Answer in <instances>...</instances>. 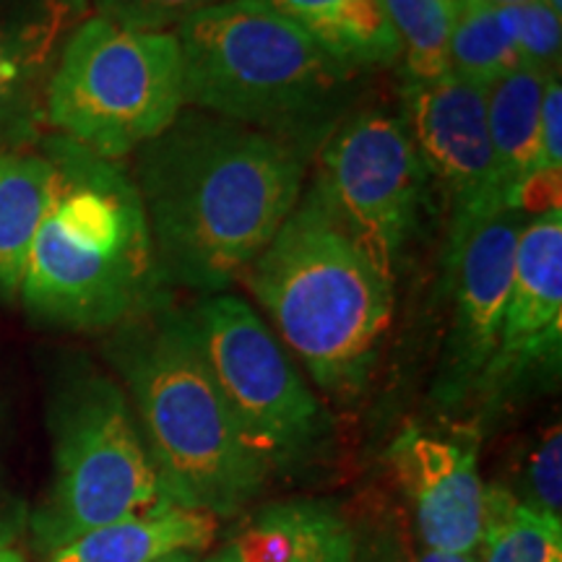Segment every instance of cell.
Listing matches in <instances>:
<instances>
[{
	"label": "cell",
	"mask_w": 562,
	"mask_h": 562,
	"mask_svg": "<svg viewBox=\"0 0 562 562\" xmlns=\"http://www.w3.org/2000/svg\"><path fill=\"white\" fill-rule=\"evenodd\" d=\"M305 151L186 108L128 167L167 290L227 292L297 206Z\"/></svg>",
	"instance_id": "1"
},
{
	"label": "cell",
	"mask_w": 562,
	"mask_h": 562,
	"mask_svg": "<svg viewBox=\"0 0 562 562\" xmlns=\"http://www.w3.org/2000/svg\"><path fill=\"white\" fill-rule=\"evenodd\" d=\"M37 149L50 188L19 286L24 313L58 331L112 334L170 300L128 165L55 133Z\"/></svg>",
	"instance_id": "2"
},
{
	"label": "cell",
	"mask_w": 562,
	"mask_h": 562,
	"mask_svg": "<svg viewBox=\"0 0 562 562\" xmlns=\"http://www.w3.org/2000/svg\"><path fill=\"white\" fill-rule=\"evenodd\" d=\"M104 355L121 375L117 383L175 503L229 518L261 495L269 467L232 417L186 307L170 297L115 328Z\"/></svg>",
	"instance_id": "3"
},
{
	"label": "cell",
	"mask_w": 562,
	"mask_h": 562,
	"mask_svg": "<svg viewBox=\"0 0 562 562\" xmlns=\"http://www.w3.org/2000/svg\"><path fill=\"white\" fill-rule=\"evenodd\" d=\"M175 37L186 108L290 140L307 157L357 104L362 70L256 0H224Z\"/></svg>",
	"instance_id": "4"
},
{
	"label": "cell",
	"mask_w": 562,
	"mask_h": 562,
	"mask_svg": "<svg viewBox=\"0 0 562 562\" xmlns=\"http://www.w3.org/2000/svg\"><path fill=\"white\" fill-rule=\"evenodd\" d=\"M273 331L323 391H360L396 307L391 281L331 220L311 188L245 273Z\"/></svg>",
	"instance_id": "5"
},
{
	"label": "cell",
	"mask_w": 562,
	"mask_h": 562,
	"mask_svg": "<svg viewBox=\"0 0 562 562\" xmlns=\"http://www.w3.org/2000/svg\"><path fill=\"white\" fill-rule=\"evenodd\" d=\"M53 484L32 513L42 552L104 524L178 505L157 472L123 385L87 360L55 378L47 402Z\"/></svg>",
	"instance_id": "6"
},
{
	"label": "cell",
	"mask_w": 562,
	"mask_h": 562,
	"mask_svg": "<svg viewBox=\"0 0 562 562\" xmlns=\"http://www.w3.org/2000/svg\"><path fill=\"white\" fill-rule=\"evenodd\" d=\"M182 110L175 32H133L89 13L68 34L47 89V133L125 161Z\"/></svg>",
	"instance_id": "7"
},
{
	"label": "cell",
	"mask_w": 562,
	"mask_h": 562,
	"mask_svg": "<svg viewBox=\"0 0 562 562\" xmlns=\"http://www.w3.org/2000/svg\"><path fill=\"white\" fill-rule=\"evenodd\" d=\"M186 313L232 417L269 472L321 456L331 440V417L269 323L227 292L201 297Z\"/></svg>",
	"instance_id": "8"
},
{
	"label": "cell",
	"mask_w": 562,
	"mask_h": 562,
	"mask_svg": "<svg viewBox=\"0 0 562 562\" xmlns=\"http://www.w3.org/2000/svg\"><path fill=\"white\" fill-rule=\"evenodd\" d=\"M311 191L331 220L396 281L425 203L427 172L402 117L351 110L315 151Z\"/></svg>",
	"instance_id": "9"
},
{
	"label": "cell",
	"mask_w": 562,
	"mask_h": 562,
	"mask_svg": "<svg viewBox=\"0 0 562 562\" xmlns=\"http://www.w3.org/2000/svg\"><path fill=\"white\" fill-rule=\"evenodd\" d=\"M524 211H492L451 224L448 237V292L453 300L448 362L440 393L453 398L482 389L484 372L495 357L510 292L513 258Z\"/></svg>",
	"instance_id": "10"
},
{
	"label": "cell",
	"mask_w": 562,
	"mask_h": 562,
	"mask_svg": "<svg viewBox=\"0 0 562 562\" xmlns=\"http://www.w3.org/2000/svg\"><path fill=\"white\" fill-rule=\"evenodd\" d=\"M402 123L427 180L451 201V224L503 211L482 87L451 70L432 81H406Z\"/></svg>",
	"instance_id": "11"
},
{
	"label": "cell",
	"mask_w": 562,
	"mask_h": 562,
	"mask_svg": "<svg viewBox=\"0 0 562 562\" xmlns=\"http://www.w3.org/2000/svg\"><path fill=\"white\" fill-rule=\"evenodd\" d=\"M562 344V209L526 220L484 391H508L539 368H558Z\"/></svg>",
	"instance_id": "12"
},
{
	"label": "cell",
	"mask_w": 562,
	"mask_h": 562,
	"mask_svg": "<svg viewBox=\"0 0 562 562\" xmlns=\"http://www.w3.org/2000/svg\"><path fill=\"white\" fill-rule=\"evenodd\" d=\"M91 0H0V151H32L47 136V89L68 34Z\"/></svg>",
	"instance_id": "13"
},
{
	"label": "cell",
	"mask_w": 562,
	"mask_h": 562,
	"mask_svg": "<svg viewBox=\"0 0 562 562\" xmlns=\"http://www.w3.org/2000/svg\"><path fill=\"white\" fill-rule=\"evenodd\" d=\"M389 459L412 497L425 544L456 554L480 550L487 487L474 442L409 425L393 440Z\"/></svg>",
	"instance_id": "14"
},
{
	"label": "cell",
	"mask_w": 562,
	"mask_h": 562,
	"mask_svg": "<svg viewBox=\"0 0 562 562\" xmlns=\"http://www.w3.org/2000/svg\"><path fill=\"white\" fill-rule=\"evenodd\" d=\"M209 562H355V539L326 505L281 503L252 516Z\"/></svg>",
	"instance_id": "15"
},
{
	"label": "cell",
	"mask_w": 562,
	"mask_h": 562,
	"mask_svg": "<svg viewBox=\"0 0 562 562\" xmlns=\"http://www.w3.org/2000/svg\"><path fill=\"white\" fill-rule=\"evenodd\" d=\"M550 79L552 76L518 66L484 89L492 159H495V191L503 209L521 211V195L533 180L542 102Z\"/></svg>",
	"instance_id": "16"
},
{
	"label": "cell",
	"mask_w": 562,
	"mask_h": 562,
	"mask_svg": "<svg viewBox=\"0 0 562 562\" xmlns=\"http://www.w3.org/2000/svg\"><path fill=\"white\" fill-rule=\"evenodd\" d=\"M216 518L209 513L172 508L133 516L91 529L74 542L47 552V562H159L172 554H199L214 544Z\"/></svg>",
	"instance_id": "17"
},
{
	"label": "cell",
	"mask_w": 562,
	"mask_h": 562,
	"mask_svg": "<svg viewBox=\"0 0 562 562\" xmlns=\"http://www.w3.org/2000/svg\"><path fill=\"white\" fill-rule=\"evenodd\" d=\"M318 42L323 50L368 70L402 60V42L393 32L383 0H256Z\"/></svg>",
	"instance_id": "18"
},
{
	"label": "cell",
	"mask_w": 562,
	"mask_h": 562,
	"mask_svg": "<svg viewBox=\"0 0 562 562\" xmlns=\"http://www.w3.org/2000/svg\"><path fill=\"white\" fill-rule=\"evenodd\" d=\"M50 188V161L40 149L0 151V302L19 300L26 256Z\"/></svg>",
	"instance_id": "19"
},
{
	"label": "cell",
	"mask_w": 562,
	"mask_h": 562,
	"mask_svg": "<svg viewBox=\"0 0 562 562\" xmlns=\"http://www.w3.org/2000/svg\"><path fill=\"white\" fill-rule=\"evenodd\" d=\"M484 562H562L560 518L526 508L503 487L484 495Z\"/></svg>",
	"instance_id": "20"
},
{
	"label": "cell",
	"mask_w": 562,
	"mask_h": 562,
	"mask_svg": "<svg viewBox=\"0 0 562 562\" xmlns=\"http://www.w3.org/2000/svg\"><path fill=\"white\" fill-rule=\"evenodd\" d=\"M518 66L521 58L501 5H492L487 0H463L448 47L451 74L487 89Z\"/></svg>",
	"instance_id": "21"
},
{
	"label": "cell",
	"mask_w": 562,
	"mask_h": 562,
	"mask_svg": "<svg viewBox=\"0 0 562 562\" xmlns=\"http://www.w3.org/2000/svg\"><path fill=\"white\" fill-rule=\"evenodd\" d=\"M383 9L402 42L406 81H432L448 74V47L456 13V0H383Z\"/></svg>",
	"instance_id": "22"
},
{
	"label": "cell",
	"mask_w": 562,
	"mask_h": 562,
	"mask_svg": "<svg viewBox=\"0 0 562 562\" xmlns=\"http://www.w3.org/2000/svg\"><path fill=\"white\" fill-rule=\"evenodd\" d=\"M508 21L510 37L516 42L524 68L539 70L544 76H560V13L544 0H531L524 5H501Z\"/></svg>",
	"instance_id": "23"
},
{
	"label": "cell",
	"mask_w": 562,
	"mask_h": 562,
	"mask_svg": "<svg viewBox=\"0 0 562 562\" xmlns=\"http://www.w3.org/2000/svg\"><path fill=\"white\" fill-rule=\"evenodd\" d=\"M224 0H91L97 16L133 32H178L195 13Z\"/></svg>",
	"instance_id": "24"
},
{
	"label": "cell",
	"mask_w": 562,
	"mask_h": 562,
	"mask_svg": "<svg viewBox=\"0 0 562 562\" xmlns=\"http://www.w3.org/2000/svg\"><path fill=\"white\" fill-rule=\"evenodd\" d=\"M524 482H526V495H529V501H524L526 508L544 513V516L560 518V505H562L560 425L550 427V430L537 440V446L531 448L529 459H526V467H524Z\"/></svg>",
	"instance_id": "25"
},
{
	"label": "cell",
	"mask_w": 562,
	"mask_h": 562,
	"mask_svg": "<svg viewBox=\"0 0 562 562\" xmlns=\"http://www.w3.org/2000/svg\"><path fill=\"white\" fill-rule=\"evenodd\" d=\"M21 533V516L19 508L9 497L0 495V550H11V544L16 542Z\"/></svg>",
	"instance_id": "26"
},
{
	"label": "cell",
	"mask_w": 562,
	"mask_h": 562,
	"mask_svg": "<svg viewBox=\"0 0 562 562\" xmlns=\"http://www.w3.org/2000/svg\"><path fill=\"white\" fill-rule=\"evenodd\" d=\"M419 562H480L476 560V554H456V552H440V550H430L427 547V552L422 554Z\"/></svg>",
	"instance_id": "27"
},
{
	"label": "cell",
	"mask_w": 562,
	"mask_h": 562,
	"mask_svg": "<svg viewBox=\"0 0 562 562\" xmlns=\"http://www.w3.org/2000/svg\"><path fill=\"white\" fill-rule=\"evenodd\" d=\"M0 562H26V558L11 547V550H0Z\"/></svg>",
	"instance_id": "28"
},
{
	"label": "cell",
	"mask_w": 562,
	"mask_h": 562,
	"mask_svg": "<svg viewBox=\"0 0 562 562\" xmlns=\"http://www.w3.org/2000/svg\"><path fill=\"white\" fill-rule=\"evenodd\" d=\"M159 562H195V554L191 552H180V554H172V558H165Z\"/></svg>",
	"instance_id": "29"
},
{
	"label": "cell",
	"mask_w": 562,
	"mask_h": 562,
	"mask_svg": "<svg viewBox=\"0 0 562 562\" xmlns=\"http://www.w3.org/2000/svg\"><path fill=\"white\" fill-rule=\"evenodd\" d=\"M492 5H524V3H531V0H487Z\"/></svg>",
	"instance_id": "30"
},
{
	"label": "cell",
	"mask_w": 562,
	"mask_h": 562,
	"mask_svg": "<svg viewBox=\"0 0 562 562\" xmlns=\"http://www.w3.org/2000/svg\"><path fill=\"white\" fill-rule=\"evenodd\" d=\"M544 3H547V5H550V9H552V11H558V13H560V16H562V0H544Z\"/></svg>",
	"instance_id": "31"
},
{
	"label": "cell",
	"mask_w": 562,
	"mask_h": 562,
	"mask_svg": "<svg viewBox=\"0 0 562 562\" xmlns=\"http://www.w3.org/2000/svg\"><path fill=\"white\" fill-rule=\"evenodd\" d=\"M206 562H209V560H206Z\"/></svg>",
	"instance_id": "32"
}]
</instances>
